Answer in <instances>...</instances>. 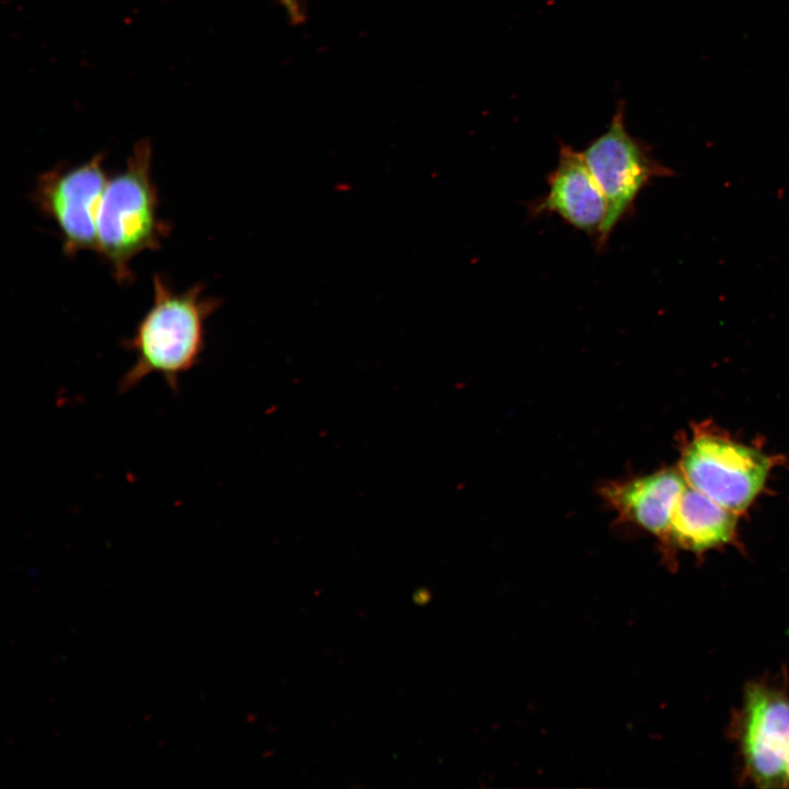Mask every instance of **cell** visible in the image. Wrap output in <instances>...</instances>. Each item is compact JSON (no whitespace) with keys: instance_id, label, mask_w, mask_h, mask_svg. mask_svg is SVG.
<instances>
[{"instance_id":"8992f818","label":"cell","mask_w":789,"mask_h":789,"mask_svg":"<svg viewBox=\"0 0 789 789\" xmlns=\"http://www.w3.org/2000/svg\"><path fill=\"white\" fill-rule=\"evenodd\" d=\"M742 750L747 771L761 787L786 780L789 753V699L761 685L745 695Z\"/></svg>"},{"instance_id":"7a4b0ae2","label":"cell","mask_w":789,"mask_h":789,"mask_svg":"<svg viewBox=\"0 0 789 789\" xmlns=\"http://www.w3.org/2000/svg\"><path fill=\"white\" fill-rule=\"evenodd\" d=\"M152 147L137 141L125 167L110 178L96 221L98 252L119 284H130L133 260L162 247L172 227L159 216V194L152 180Z\"/></svg>"},{"instance_id":"ba28073f","label":"cell","mask_w":789,"mask_h":789,"mask_svg":"<svg viewBox=\"0 0 789 789\" xmlns=\"http://www.w3.org/2000/svg\"><path fill=\"white\" fill-rule=\"evenodd\" d=\"M686 487L681 470L667 468L608 482L601 488L599 493L620 519L656 537L668 538L677 501Z\"/></svg>"},{"instance_id":"30bf717a","label":"cell","mask_w":789,"mask_h":789,"mask_svg":"<svg viewBox=\"0 0 789 789\" xmlns=\"http://www.w3.org/2000/svg\"><path fill=\"white\" fill-rule=\"evenodd\" d=\"M291 23L299 24L304 20L301 0H279Z\"/></svg>"},{"instance_id":"3957f363","label":"cell","mask_w":789,"mask_h":789,"mask_svg":"<svg viewBox=\"0 0 789 789\" xmlns=\"http://www.w3.org/2000/svg\"><path fill=\"white\" fill-rule=\"evenodd\" d=\"M626 105L617 103L609 126L582 151L584 160L607 202V216L596 249L604 250L616 226L633 211L639 193L668 170L651 155L649 147L629 134Z\"/></svg>"},{"instance_id":"6da1fadb","label":"cell","mask_w":789,"mask_h":789,"mask_svg":"<svg viewBox=\"0 0 789 789\" xmlns=\"http://www.w3.org/2000/svg\"><path fill=\"white\" fill-rule=\"evenodd\" d=\"M153 301L122 345L135 354L133 365L118 381L119 393H126L147 377L159 375L175 395L180 381L201 363L206 346V320L221 300L204 295L198 282L187 289L175 290L160 273L152 277Z\"/></svg>"},{"instance_id":"5b68a950","label":"cell","mask_w":789,"mask_h":789,"mask_svg":"<svg viewBox=\"0 0 789 789\" xmlns=\"http://www.w3.org/2000/svg\"><path fill=\"white\" fill-rule=\"evenodd\" d=\"M104 160V152H99L80 164L56 165L37 176L30 195L58 229L67 256L98 250V215L110 180Z\"/></svg>"},{"instance_id":"277c9868","label":"cell","mask_w":789,"mask_h":789,"mask_svg":"<svg viewBox=\"0 0 789 789\" xmlns=\"http://www.w3.org/2000/svg\"><path fill=\"white\" fill-rule=\"evenodd\" d=\"M770 467L759 450L710 430L696 432L681 458L687 484L734 513L751 505Z\"/></svg>"},{"instance_id":"52a82bcc","label":"cell","mask_w":789,"mask_h":789,"mask_svg":"<svg viewBox=\"0 0 789 789\" xmlns=\"http://www.w3.org/2000/svg\"><path fill=\"white\" fill-rule=\"evenodd\" d=\"M547 183V194L528 204L530 217L558 215L596 244L607 216V202L582 151L560 141L558 163Z\"/></svg>"},{"instance_id":"8fae6325","label":"cell","mask_w":789,"mask_h":789,"mask_svg":"<svg viewBox=\"0 0 789 789\" xmlns=\"http://www.w3.org/2000/svg\"><path fill=\"white\" fill-rule=\"evenodd\" d=\"M786 780L789 782V753L787 758Z\"/></svg>"},{"instance_id":"9c48e42d","label":"cell","mask_w":789,"mask_h":789,"mask_svg":"<svg viewBox=\"0 0 789 789\" xmlns=\"http://www.w3.org/2000/svg\"><path fill=\"white\" fill-rule=\"evenodd\" d=\"M735 526L734 512L687 485L677 501L668 538L699 551L728 542Z\"/></svg>"}]
</instances>
